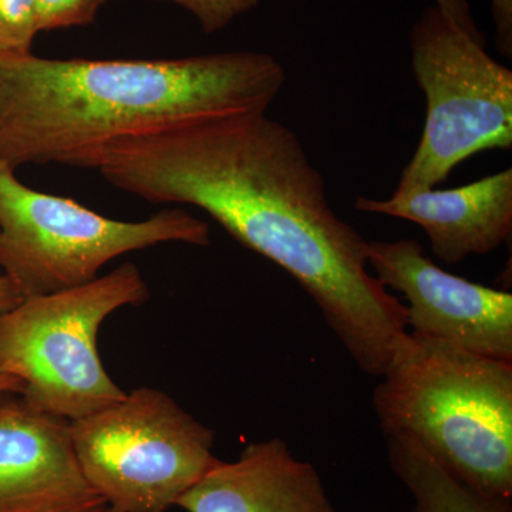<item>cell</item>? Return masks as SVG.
<instances>
[{
    "label": "cell",
    "instance_id": "obj_8",
    "mask_svg": "<svg viewBox=\"0 0 512 512\" xmlns=\"http://www.w3.org/2000/svg\"><path fill=\"white\" fill-rule=\"evenodd\" d=\"M367 262L386 289L406 296L407 328L512 363V295L444 271L414 239L367 241Z\"/></svg>",
    "mask_w": 512,
    "mask_h": 512
},
{
    "label": "cell",
    "instance_id": "obj_15",
    "mask_svg": "<svg viewBox=\"0 0 512 512\" xmlns=\"http://www.w3.org/2000/svg\"><path fill=\"white\" fill-rule=\"evenodd\" d=\"M174 3L190 12L208 35L228 28L235 19L255 9L262 0H153Z\"/></svg>",
    "mask_w": 512,
    "mask_h": 512
},
{
    "label": "cell",
    "instance_id": "obj_4",
    "mask_svg": "<svg viewBox=\"0 0 512 512\" xmlns=\"http://www.w3.org/2000/svg\"><path fill=\"white\" fill-rule=\"evenodd\" d=\"M148 299L131 262L89 284L25 299L0 313V375L18 377L28 402L69 421L119 402L126 393L104 369L97 336L111 313Z\"/></svg>",
    "mask_w": 512,
    "mask_h": 512
},
{
    "label": "cell",
    "instance_id": "obj_1",
    "mask_svg": "<svg viewBox=\"0 0 512 512\" xmlns=\"http://www.w3.org/2000/svg\"><path fill=\"white\" fill-rule=\"evenodd\" d=\"M96 170L153 204L207 212L305 289L360 370L383 375L406 305L370 274L366 239L332 210L291 128L266 111L201 117L110 144Z\"/></svg>",
    "mask_w": 512,
    "mask_h": 512
},
{
    "label": "cell",
    "instance_id": "obj_10",
    "mask_svg": "<svg viewBox=\"0 0 512 512\" xmlns=\"http://www.w3.org/2000/svg\"><path fill=\"white\" fill-rule=\"evenodd\" d=\"M355 207L420 225L433 254L457 265L468 256L490 254L511 238L512 170L450 190L427 188L389 200L357 197Z\"/></svg>",
    "mask_w": 512,
    "mask_h": 512
},
{
    "label": "cell",
    "instance_id": "obj_3",
    "mask_svg": "<svg viewBox=\"0 0 512 512\" xmlns=\"http://www.w3.org/2000/svg\"><path fill=\"white\" fill-rule=\"evenodd\" d=\"M373 406L461 484L512 498V363L407 330L394 342Z\"/></svg>",
    "mask_w": 512,
    "mask_h": 512
},
{
    "label": "cell",
    "instance_id": "obj_11",
    "mask_svg": "<svg viewBox=\"0 0 512 512\" xmlns=\"http://www.w3.org/2000/svg\"><path fill=\"white\" fill-rule=\"evenodd\" d=\"M177 507L187 512H336L318 470L282 439L248 444L217 460Z\"/></svg>",
    "mask_w": 512,
    "mask_h": 512
},
{
    "label": "cell",
    "instance_id": "obj_7",
    "mask_svg": "<svg viewBox=\"0 0 512 512\" xmlns=\"http://www.w3.org/2000/svg\"><path fill=\"white\" fill-rule=\"evenodd\" d=\"M70 436L84 477L117 512H168L218 460L214 431L153 387L70 421Z\"/></svg>",
    "mask_w": 512,
    "mask_h": 512
},
{
    "label": "cell",
    "instance_id": "obj_13",
    "mask_svg": "<svg viewBox=\"0 0 512 512\" xmlns=\"http://www.w3.org/2000/svg\"><path fill=\"white\" fill-rule=\"evenodd\" d=\"M37 35L35 0H0V59L32 55Z\"/></svg>",
    "mask_w": 512,
    "mask_h": 512
},
{
    "label": "cell",
    "instance_id": "obj_18",
    "mask_svg": "<svg viewBox=\"0 0 512 512\" xmlns=\"http://www.w3.org/2000/svg\"><path fill=\"white\" fill-rule=\"evenodd\" d=\"M22 302V295L13 284L12 279L5 274H0V313L8 312Z\"/></svg>",
    "mask_w": 512,
    "mask_h": 512
},
{
    "label": "cell",
    "instance_id": "obj_14",
    "mask_svg": "<svg viewBox=\"0 0 512 512\" xmlns=\"http://www.w3.org/2000/svg\"><path fill=\"white\" fill-rule=\"evenodd\" d=\"M109 0H35L37 30L79 28L92 25Z\"/></svg>",
    "mask_w": 512,
    "mask_h": 512
},
{
    "label": "cell",
    "instance_id": "obj_21",
    "mask_svg": "<svg viewBox=\"0 0 512 512\" xmlns=\"http://www.w3.org/2000/svg\"><path fill=\"white\" fill-rule=\"evenodd\" d=\"M0 274H2V272H0Z\"/></svg>",
    "mask_w": 512,
    "mask_h": 512
},
{
    "label": "cell",
    "instance_id": "obj_19",
    "mask_svg": "<svg viewBox=\"0 0 512 512\" xmlns=\"http://www.w3.org/2000/svg\"><path fill=\"white\" fill-rule=\"evenodd\" d=\"M23 384L18 377L0 375V394L22 393Z\"/></svg>",
    "mask_w": 512,
    "mask_h": 512
},
{
    "label": "cell",
    "instance_id": "obj_17",
    "mask_svg": "<svg viewBox=\"0 0 512 512\" xmlns=\"http://www.w3.org/2000/svg\"><path fill=\"white\" fill-rule=\"evenodd\" d=\"M434 2H436V8L440 9V12L446 15L454 25L473 36L474 39L485 43V37L478 30L466 0H434Z\"/></svg>",
    "mask_w": 512,
    "mask_h": 512
},
{
    "label": "cell",
    "instance_id": "obj_16",
    "mask_svg": "<svg viewBox=\"0 0 512 512\" xmlns=\"http://www.w3.org/2000/svg\"><path fill=\"white\" fill-rule=\"evenodd\" d=\"M497 47L501 55L512 57V0H491Z\"/></svg>",
    "mask_w": 512,
    "mask_h": 512
},
{
    "label": "cell",
    "instance_id": "obj_20",
    "mask_svg": "<svg viewBox=\"0 0 512 512\" xmlns=\"http://www.w3.org/2000/svg\"><path fill=\"white\" fill-rule=\"evenodd\" d=\"M99 512H117L116 510H113V508L109 507V505H107V507H104L103 510H100Z\"/></svg>",
    "mask_w": 512,
    "mask_h": 512
},
{
    "label": "cell",
    "instance_id": "obj_12",
    "mask_svg": "<svg viewBox=\"0 0 512 512\" xmlns=\"http://www.w3.org/2000/svg\"><path fill=\"white\" fill-rule=\"evenodd\" d=\"M387 457L412 494V512H511V501L485 497L461 484L412 440L387 437Z\"/></svg>",
    "mask_w": 512,
    "mask_h": 512
},
{
    "label": "cell",
    "instance_id": "obj_9",
    "mask_svg": "<svg viewBox=\"0 0 512 512\" xmlns=\"http://www.w3.org/2000/svg\"><path fill=\"white\" fill-rule=\"evenodd\" d=\"M106 501L84 477L70 421L22 394H0V512H99Z\"/></svg>",
    "mask_w": 512,
    "mask_h": 512
},
{
    "label": "cell",
    "instance_id": "obj_5",
    "mask_svg": "<svg viewBox=\"0 0 512 512\" xmlns=\"http://www.w3.org/2000/svg\"><path fill=\"white\" fill-rule=\"evenodd\" d=\"M168 242L207 247V222L183 208L144 221L111 220L70 198L32 190L0 158V272L23 301L89 284L104 265Z\"/></svg>",
    "mask_w": 512,
    "mask_h": 512
},
{
    "label": "cell",
    "instance_id": "obj_6",
    "mask_svg": "<svg viewBox=\"0 0 512 512\" xmlns=\"http://www.w3.org/2000/svg\"><path fill=\"white\" fill-rule=\"evenodd\" d=\"M410 47L426 123L394 194L436 188L467 158L512 147V72L485 43L430 6L413 26Z\"/></svg>",
    "mask_w": 512,
    "mask_h": 512
},
{
    "label": "cell",
    "instance_id": "obj_2",
    "mask_svg": "<svg viewBox=\"0 0 512 512\" xmlns=\"http://www.w3.org/2000/svg\"><path fill=\"white\" fill-rule=\"evenodd\" d=\"M285 70L262 52L180 59H0V158L96 170L123 138L238 111H268Z\"/></svg>",
    "mask_w": 512,
    "mask_h": 512
}]
</instances>
